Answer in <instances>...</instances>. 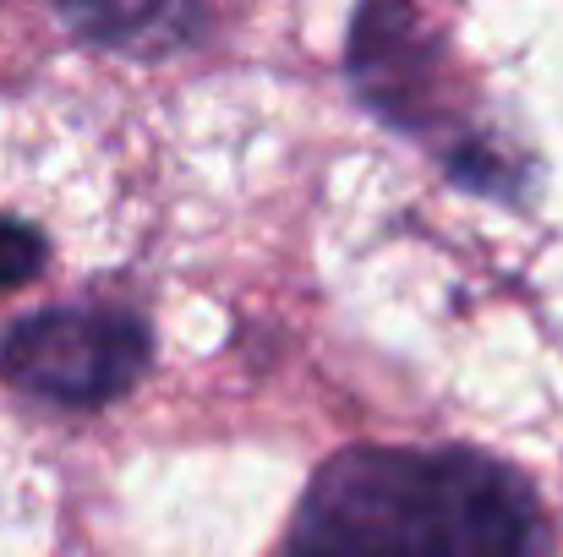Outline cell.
I'll list each match as a JSON object with an SVG mask.
<instances>
[{"instance_id": "cell-4", "label": "cell", "mask_w": 563, "mask_h": 557, "mask_svg": "<svg viewBox=\"0 0 563 557\" xmlns=\"http://www.w3.org/2000/svg\"><path fill=\"white\" fill-rule=\"evenodd\" d=\"M66 22L104 49H181L191 33L208 22V11H181V5H99V11H66Z\"/></svg>"}, {"instance_id": "cell-1", "label": "cell", "mask_w": 563, "mask_h": 557, "mask_svg": "<svg viewBox=\"0 0 563 557\" xmlns=\"http://www.w3.org/2000/svg\"><path fill=\"white\" fill-rule=\"evenodd\" d=\"M542 498L465 443H351L329 454L274 557H531Z\"/></svg>"}, {"instance_id": "cell-5", "label": "cell", "mask_w": 563, "mask_h": 557, "mask_svg": "<svg viewBox=\"0 0 563 557\" xmlns=\"http://www.w3.org/2000/svg\"><path fill=\"white\" fill-rule=\"evenodd\" d=\"M49 263V241L38 224L27 219H11L0 213V290H16V285H33Z\"/></svg>"}, {"instance_id": "cell-3", "label": "cell", "mask_w": 563, "mask_h": 557, "mask_svg": "<svg viewBox=\"0 0 563 557\" xmlns=\"http://www.w3.org/2000/svg\"><path fill=\"white\" fill-rule=\"evenodd\" d=\"M154 361V328L115 301H71L16 318L0 334V377L60 410L121 399Z\"/></svg>"}, {"instance_id": "cell-2", "label": "cell", "mask_w": 563, "mask_h": 557, "mask_svg": "<svg viewBox=\"0 0 563 557\" xmlns=\"http://www.w3.org/2000/svg\"><path fill=\"white\" fill-rule=\"evenodd\" d=\"M345 66L356 82V99L383 115L394 132L427 143L449 181L471 186L482 197H504L520 202L526 165L487 132L471 121L465 99L454 93V60L449 44L438 33L421 27L416 11L405 5H367L351 16V44H345Z\"/></svg>"}]
</instances>
